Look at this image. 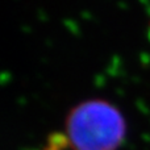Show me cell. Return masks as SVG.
<instances>
[{
    "label": "cell",
    "instance_id": "1",
    "mask_svg": "<svg viewBox=\"0 0 150 150\" xmlns=\"http://www.w3.org/2000/svg\"><path fill=\"white\" fill-rule=\"evenodd\" d=\"M121 112L104 100H88L71 111L67 134L74 150H116L125 137Z\"/></svg>",
    "mask_w": 150,
    "mask_h": 150
}]
</instances>
